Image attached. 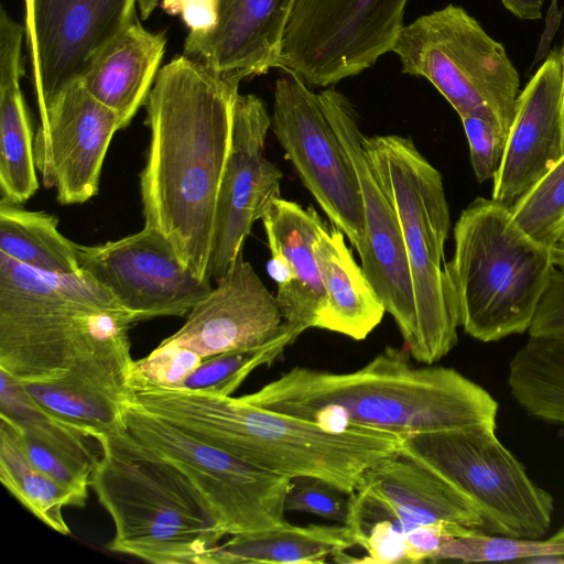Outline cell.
I'll return each instance as SVG.
<instances>
[{"instance_id": "1", "label": "cell", "mask_w": 564, "mask_h": 564, "mask_svg": "<svg viewBox=\"0 0 564 564\" xmlns=\"http://www.w3.org/2000/svg\"><path fill=\"white\" fill-rule=\"evenodd\" d=\"M239 84L183 54L160 68L144 105L150 128L140 174L144 226L160 232L200 279L210 280Z\"/></svg>"}, {"instance_id": "2", "label": "cell", "mask_w": 564, "mask_h": 564, "mask_svg": "<svg viewBox=\"0 0 564 564\" xmlns=\"http://www.w3.org/2000/svg\"><path fill=\"white\" fill-rule=\"evenodd\" d=\"M410 357L387 346L351 372L294 367L239 398L334 431L366 426L404 437L496 426L498 402L485 388L453 368L415 367Z\"/></svg>"}, {"instance_id": "3", "label": "cell", "mask_w": 564, "mask_h": 564, "mask_svg": "<svg viewBox=\"0 0 564 564\" xmlns=\"http://www.w3.org/2000/svg\"><path fill=\"white\" fill-rule=\"evenodd\" d=\"M150 413L242 460L290 477L327 481L352 495L364 474L401 448L403 436L366 426L328 430L239 397L164 387L132 376Z\"/></svg>"}, {"instance_id": "4", "label": "cell", "mask_w": 564, "mask_h": 564, "mask_svg": "<svg viewBox=\"0 0 564 564\" xmlns=\"http://www.w3.org/2000/svg\"><path fill=\"white\" fill-rule=\"evenodd\" d=\"M135 318L87 272L51 273L0 252V370L53 382L94 356L130 348Z\"/></svg>"}, {"instance_id": "5", "label": "cell", "mask_w": 564, "mask_h": 564, "mask_svg": "<svg viewBox=\"0 0 564 564\" xmlns=\"http://www.w3.org/2000/svg\"><path fill=\"white\" fill-rule=\"evenodd\" d=\"M98 442L90 487L115 524L107 549L155 564H210L226 533L189 479L127 430Z\"/></svg>"}, {"instance_id": "6", "label": "cell", "mask_w": 564, "mask_h": 564, "mask_svg": "<svg viewBox=\"0 0 564 564\" xmlns=\"http://www.w3.org/2000/svg\"><path fill=\"white\" fill-rule=\"evenodd\" d=\"M554 269L553 249L528 236L509 209L477 197L455 224L445 263L460 327L484 343L529 332Z\"/></svg>"}, {"instance_id": "7", "label": "cell", "mask_w": 564, "mask_h": 564, "mask_svg": "<svg viewBox=\"0 0 564 564\" xmlns=\"http://www.w3.org/2000/svg\"><path fill=\"white\" fill-rule=\"evenodd\" d=\"M364 149L402 232L417 324L409 352L421 364L434 365L456 346L460 326L445 271L451 216L443 177L411 138L364 135Z\"/></svg>"}, {"instance_id": "8", "label": "cell", "mask_w": 564, "mask_h": 564, "mask_svg": "<svg viewBox=\"0 0 564 564\" xmlns=\"http://www.w3.org/2000/svg\"><path fill=\"white\" fill-rule=\"evenodd\" d=\"M400 451L459 491L482 518L486 532L541 539L550 530L553 497L499 441L496 426L410 434Z\"/></svg>"}, {"instance_id": "9", "label": "cell", "mask_w": 564, "mask_h": 564, "mask_svg": "<svg viewBox=\"0 0 564 564\" xmlns=\"http://www.w3.org/2000/svg\"><path fill=\"white\" fill-rule=\"evenodd\" d=\"M391 52L402 73L427 79L459 117L491 113L508 137L519 74L503 45L462 7L448 4L404 25Z\"/></svg>"}, {"instance_id": "10", "label": "cell", "mask_w": 564, "mask_h": 564, "mask_svg": "<svg viewBox=\"0 0 564 564\" xmlns=\"http://www.w3.org/2000/svg\"><path fill=\"white\" fill-rule=\"evenodd\" d=\"M129 434L184 474L226 535L280 527L292 478L217 448L150 413L134 400L124 413Z\"/></svg>"}, {"instance_id": "11", "label": "cell", "mask_w": 564, "mask_h": 564, "mask_svg": "<svg viewBox=\"0 0 564 564\" xmlns=\"http://www.w3.org/2000/svg\"><path fill=\"white\" fill-rule=\"evenodd\" d=\"M409 0H294L278 67L329 87L391 52Z\"/></svg>"}, {"instance_id": "12", "label": "cell", "mask_w": 564, "mask_h": 564, "mask_svg": "<svg viewBox=\"0 0 564 564\" xmlns=\"http://www.w3.org/2000/svg\"><path fill=\"white\" fill-rule=\"evenodd\" d=\"M271 129L302 184L360 254L366 235L356 173L318 94L293 72L282 70L275 82Z\"/></svg>"}, {"instance_id": "13", "label": "cell", "mask_w": 564, "mask_h": 564, "mask_svg": "<svg viewBox=\"0 0 564 564\" xmlns=\"http://www.w3.org/2000/svg\"><path fill=\"white\" fill-rule=\"evenodd\" d=\"M329 121L356 173L364 207L365 247L361 268L381 299L410 351L416 340L415 302L402 232L397 214L364 149V133L350 100L335 88L318 93Z\"/></svg>"}, {"instance_id": "14", "label": "cell", "mask_w": 564, "mask_h": 564, "mask_svg": "<svg viewBox=\"0 0 564 564\" xmlns=\"http://www.w3.org/2000/svg\"><path fill=\"white\" fill-rule=\"evenodd\" d=\"M80 269L109 290L135 322L185 316L214 286L186 268L171 243L144 226L100 245H78Z\"/></svg>"}, {"instance_id": "15", "label": "cell", "mask_w": 564, "mask_h": 564, "mask_svg": "<svg viewBox=\"0 0 564 564\" xmlns=\"http://www.w3.org/2000/svg\"><path fill=\"white\" fill-rule=\"evenodd\" d=\"M271 116L256 95L238 94L229 154L215 217L209 279L221 280L239 254L253 224L281 197V170L265 156Z\"/></svg>"}, {"instance_id": "16", "label": "cell", "mask_w": 564, "mask_h": 564, "mask_svg": "<svg viewBox=\"0 0 564 564\" xmlns=\"http://www.w3.org/2000/svg\"><path fill=\"white\" fill-rule=\"evenodd\" d=\"M34 158L45 187L62 205L83 204L99 189L101 167L115 133L116 112L91 96L80 78L72 80L41 108Z\"/></svg>"}, {"instance_id": "17", "label": "cell", "mask_w": 564, "mask_h": 564, "mask_svg": "<svg viewBox=\"0 0 564 564\" xmlns=\"http://www.w3.org/2000/svg\"><path fill=\"white\" fill-rule=\"evenodd\" d=\"M350 497L347 527L358 545L362 533L381 521L403 531L442 524L485 530L482 518L459 491L401 451L370 467Z\"/></svg>"}, {"instance_id": "18", "label": "cell", "mask_w": 564, "mask_h": 564, "mask_svg": "<svg viewBox=\"0 0 564 564\" xmlns=\"http://www.w3.org/2000/svg\"><path fill=\"white\" fill-rule=\"evenodd\" d=\"M138 0H34L28 44L41 108L80 78L93 57L137 15Z\"/></svg>"}, {"instance_id": "19", "label": "cell", "mask_w": 564, "mask_h": 564, "mask_svg": "<svg viewBox=\"0 0 564 564\" xmlns=\"http://www.w3.org/2000/svg\"><path fill=\"white\" fill-rule=\"evenodd\" d=\"M563 156V68L555 48L518 96L491 199L512 213Z\"/></svg>"}, {"instance_id": "20", "label": "cell", "mask_w": 564, "mask_h": 564, "mask_svg": "<svg viewBox=\"0 0 564 564\" xmlns=\"http://www.w3.org/2000/svg\"><path fill=\"white\" fill-rule=\"evenodd\" d=\"M282 326L275 295L241 253L210 293L191 310L183 326L160 345L184 347L205 359L262 345Z\"/></svg>"}, {"instance_id": "21", "label": "cell", "mask_w": 564, "mask_h": 564, "mask_svg": "<svg viewBox=\"0 0 564 564\" xmlns=\"http://www.w3.org/2000/svg\"><path fill=\"white\" fill-rule=\"evenodd\" d=\"M294 0H216V20L189 32L184 55L240 83L276 68Z\"/></svg>"}, {"instance_id": "22", "label": "cell", "mask_w": 564, "mask_h": 564, "mask_svg": "<svg viewBox=\"0 0 564 564\" xmlns=\"http://www.w3.org/2000/svg\"><path fill=\"white\" fill-rule=\"evenodd\" d=\"M270 249L268 272L276 283L283 322L302 334L315 328L325 305V290L314 242L327 224L313 207L275 199L261 218Z\"/></svg>"}, {"instance_id": "23", "label": "cell", "mask_w": 564, "mask_h": 564, "mask_svg": "<svg viewBox=\"0 0 564 564\" xmlns=\"http://www.w3.org/2000/svg\"><path fill=\"white\" fill-rule=\"evenodd\" d=\"M25 26L0 10V192L1 199L21 205L39 188L34 137L21 90Z\"/></svg>"}, {"instance_id": "24", "label": "cell", "mask_w": 564, "mask_h": 564, "mask_svg": "<svg viewBox=\"0 0 564 564\" xmlns=\"http://www.w3.org/2000/svg\"><path fill=\"white\" fill-rule=\"evenodd\" d=\"M166 39L142 26L138 17L91 59L80 80L126 128L145 105L164 55Z\"/></svg>"}, {"instance_id": "25", "label": "cell", "mask_w": 564, "mask_h": 564, "mask_svg": "<svg viewBox=\"0 0 564 564\" xmlns=\"http://www.w3.org/2000/svg\"><path fill=\"white\" fill-rule=\"evenodd\" d=\"M313 249L325 290V305L315 328L365 339L387 311L347 247L345 235L334 225L326 226Z\"/></svg>"}, {"instance_id": "26", "label": "cell", "mask_w": 564, "mask_h": 564, "mask_svg": "<svg viewBox=\"0 0 564 564\" xmlns=\"http://www.w3.org/2000/svg\"><path fill=\"white\" fill-rule=\"evenodd\" d=\"M358 545L357 536L343 524L293 525L289 522L248 534L232 535L212 553L210 564H300L338 561Z\"/></svg>"}, {"instance_id": "27", "label": "cell", "mask_w": 564, "mask_h": 564, "mask_svg": "<svg viewBox=\"0 0 564 564\" xmlns=\"http://www.w3.org/2000/svg\"><path fill=\"white\" fill-rule=\"evenodd\" d=\"M0 480L33 516L54 531L68 535L63 509L82 508L86 498L35 468L26 457L15 424L0 415Z\"/></svg>"}, {"instance_id": "28", "label": "cell", "mask_w": 564, "mask_h": 564, "mask_svg": "<svg viewBox=\"0 0 564 564\" xmlns=\"http://www.w3.org/2000/svg\"><path fill=\"white\" fill-rule=\"evenodd\" d=\"M57 218L0 199V252L37 270H80L78 245L59 232Z\"/></svg>"}, {"instance_id": "29", "label": "cell", "mask_w": 564, "mask_h": 564, "mask_svg": "<svg viewBox=\"0 0 564 564\" xmlns=\"http://www.w3.org/2000/svg\"><path fill=\"white\" fill-rule=\"evenodd\" d=\"M0 380V415L10 419L42 443L95 464L101 447L93 432L42 405L19 381L2 370Z\"/></svg>"}, {"instance_id": "30", "label": "cell", "mask_w": 564, "mask_h": 564, "mask_svg": "<svg viewBox=\"0 0 564 564\" xmlns=\"http://www.w3.org/2000/svg\"><path fill=\"white\" fill-rule=\"evenodd\" d=\"M21 383V382H20ZM45 408L93 432L97 437L126 431L123 404L104 393L64 380L21 383Z\"/></svg>"}, {"instance_id": "31", "label": "cell", "mask_w": 564, "mask_h": 564, "mask_svg": "<svg viewBox=\"0 0 564 564\" xmlns=\"http://www.w3.org/2000/svg\"><path fill=\"white\" fill-rule=\"evenodd\" d=\"M300 335L283 322L282 328L262 345L205 358L177 388L231 395L256 368L274 362Z\"/></svg>"}, {"instance_id": "32", "label": "cell", "mask_w": 564, "mask_h": 564, "mask_svg": "<svg viewBox=\"0 0 564 564\" xmlns=\"http://www.w3.org/2000/svg\"><path fill=\"white\" fill-rule=\"evenodd\" d=\"M518 226L538 243L553 249L564 236V156L512 210Z\"/></svg>"}, {"instance_id": "33", "label": "cell", "mask_w": 564, "mask_h": 564, "mask_svg": "<svg viewBox=\"0 0 564 564\" xmlns=\"http://www.w3.org/2000/svg\"><path fill=\"white\" fill-rule=\"evenodd\" d=\"M350 508V495L311 477L293 478L284 501L285 512L311 513L343 525L348 523Z\"/></svg>"}, {"instance_id": "34", "label": "cell", "mask_w": 564, "mask_h": 564, "mask_svg": "<svg viewBox=\"0 0 564 564\" xmlns=\"http://www.w3.org/2000/svg\"><path fill=\"white\" fill-rule=\"evenodd\" d=\"M469 145V158L479 183L494 180L500 166L507 134L491 113L460 117Z\"/></svg>"}, {"instance_id": "35", "label": "cell", "mask_w": 564, "mask_h": 564, "mask_svg": "<svg viewBox=\"0 0 564 564\" xmlns=\"http://www.w3.org/2000/svg\"><path fill=\"white\" fill-rule=\"evenodd\" d=\"M15 426L30 463L58 484L87 499L94 465L55 449L26 434L17 424Z\"/></svg>"}, {"instance_id": "36", "label": "cell", "mask_w": 564, "mask_h": 564, "mask_svg": "<svg viewBox=\"0 0 564 564\" xmlns=\"http://www.w3.org/2000/svg\"><path fill=\"white\" fill-rule=\"evenodd\" d=\"M204 358L180 346L160 345L147 357L133 361L132 376L164 387H177Z\"/></svg>"}, {"instance_id": "37", "label": "cell", "mask_w": 564, "mask_h": 564, "mask_svg": "<svg viewBox=\"0 0 564 564\" xmlns=\"http://www.w3.org/2000/svg\"><path fill=\"white\" fill-rule=\"evenodd\" d=\"M528 333L533 337L564 336V271L556 267Z\"/></svg>"}, {"instance_id": "38", "label": "cell", "mask_w": 564, "mask_h": 564, "mask_svg": "<svg viewBox=\"0 0 564 564\" xmlns=\"http://www.w3.org/2000/svg\"><path fill=\"white\" fill-rule=\"evenodd\" d=\"M161 7L170 14H178L189 32H204L216 20V0H161Z\"/></svg>"}, {"instance_id": "39", "label": "cell", "mask_w": 564, "mask_h": 564, "mask_svg": "<svg viewBox=\"0 0 564 564\" xmlns=\"http://www.w3.org/2000/svg\"><path fill=\"white\" fill-rule=\"evenodd\" d=\"M506 9L522 20H538L544 0H501Z\"/></svg>"}, {"instance_id": "40", "label": "cell", "mask_w": 564, "mask_h": 564, "mask_svg": "<svg viewBox=\"0 0 564 564\" xmlns=\"http://www.w3.org/2000/svg\"><path fill=\"white\" fill-rule=\"evenodd\" d=\"M25 4V36L28 44L33 37V14H34V0H24Z\"/></svg>"}, {"instance_id": "41", "label": "cell", "mask_w": 564, "mask_h": 564, "mask_svg": "<svg viewBox=\"0 0 564 564\" xmlns=\"http://www.w3.org/2000/svg\"><path fill=\"white\" fill-rule=\"evenodd\" d=\"M161 0H138V9L141 12V18L147 19L158 7Z\"/></svg>"}, {"instance_id": "42", "label": "cell", "mask_w": 564, "mask_h": 564, "mask_svg": "<svg viewBox=\"0 0 564 564\" xmlns=\"http://www.w3.org/2000/svg\"><path fill=\"white\" fill-rule=\"evenodd\" d=\"M553 260L555 267L564 271V245L558 243L553 248Z\"/></svg>"}, {"instance_id": "43", "label": "cell", "mask_w": 564, "mask_h": 564, "mask_svg": "<svg viewBox=\"0 0 564 564\" xmlns=\"http://www.w3.org/2000/svg\"><path fill=\"white\" fill-rule=\"evenodd\" d=\"M549 540L554 542L564 541V524Z\"/></svg>"}, {"instance_id": "44", "label": "cell", "mask_w": 564, "mask_h": 564, "mask_svg": "<svg viewBox=\"0 0 564 564\" xmlns=\"http://www.w3.org/2000/svg\"><path fill=\"white\" fill-rule=\"evenodd\" d=\"M561 55H562V68H563V93H564V44H563Z\"/></svg>"}, {"instance_id": "45", "label": "cell", "mask_w": 564, "mask_h": 564, "mask_svg": "<svg viewBox=\"0 0 564 564\" xmlns=\"http://www.w3.org/2000/svg\"><path fill=\"white\" fill-rule=\"evenodd\" d=\"M560 243L564 245V236H563V238L561 239Z\"/></svg>"}, {"instance_id": "46", "label": "cell", "mask_w": 564, "mask_h": 564, "mask_svg": "<svg viewBox=\"0 0 564 564\" xmlns=\"http://www.w3.org/2000/svg\"><path fill=\"white\" fill-rule=\"evenodd\" d=\"M563 382H564V380H563Z\"/></svg>"}]
</instances>
